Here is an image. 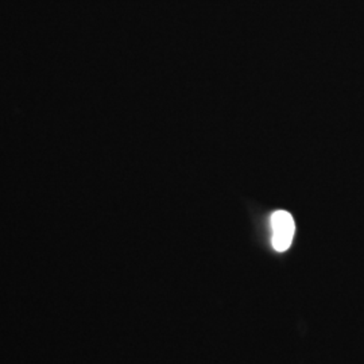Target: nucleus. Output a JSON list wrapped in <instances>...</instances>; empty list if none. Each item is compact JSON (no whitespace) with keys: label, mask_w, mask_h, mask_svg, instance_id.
Masks as SVG:
<instances>
[{"label":"nucleus","mask_w":364,"mask_h":364,"mask_svg":"<svg viewBox=\"0 0 364 364\" xmlns=\"http://www.w3.org/2000/svg\"><path fill=\"white\" fill-rule=\"evenodd\" d=\"M272 245L275 251L285 252L291 243L296 234V223L293 216L287 210H275L272 218Z\"/></svg>","instance_id":"1"}]
</instances>
